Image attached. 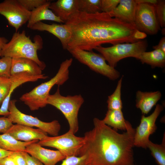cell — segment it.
Returning <instances> with one entry per match:
<instances>
[{
  "label": "cell",
  "mask_w": 165,
  "mask_h": 165,
  "mask_svg": "<svg viewBox=\"0 0 165 165\" xmlns=\"http://www.w3.org/2000/svg\"><path fill=\"white\" fill-rule=\"evenodd\" d=\"M64 24L71 32L68 51L75 48L92 51L103 44L133 43L147 36L134 25L103 12L89 14L78 11Z\"/></svg>",
  "instance_id": "1"
},
{
  "label": "cell",
  "mask_w": 165,
  "mask_h": 165,
  "mask_svg": "<svg viewBox=\"0 0 165 165\" xmlns=\"http://www.w3.org/2000/svg\"><path fill=\"white\" fill-rule=\"evenodd\" d=\"M93 123V129L84 134L79 156L86 155L88 165H134L135 129L129 122L121 134L97 118Z\"/></svg>",
  "instance_id": "2"
},
{
  "label": "cell",
  "mask_w": 165,
  "mask_h": 165,
  "mask_svg": "<svg viewBox=\"0 0 165 165\" xmlns=\"http://www.w3.org/2000/svg\"><path fill=\"white\" fill-rule=\"evenodd\" d=\"M34 39L32 42L29 37L26 36L24 31L21 32H16L11 40L3 48L1 57L29 59L36 62L42 70H44L46 65L39 59L37 54V51L43 47V41L39 35L35 36Z\"/></svg>",
  "instance_id": "3"
},
{
  "label": "cell",
  "mask_w": 165,
  "mask_h": 165,
  "mask_svg": "<svg viewBox=\"0 0 165 165\" xmlns=\"http://www.w3.org/2000/svg\"><path fill=\"white\" fill-rule=\"evenodd\" d=\"M73 59L71 58L63 61L56 75L49 80L42 83L30 91L23 94L20 99L31 111L45 107L50 92L53 86L63 85L68 79L69 68Z\"/></svg>",
  "instance_id": "4"
},
{
  "label": "cell",
  "mask_w": 165,
  "mask_h": 165,
  "mask_svg": "<svg viewBox=\"0 0 165 165\" xmlns=\"http://www.w3.org/2000/svg\"><path fill=\"white\" fill-rule=\"evenodd\" d=\"M84 102V99L80 94L62 96L58 87L54 94L49 95L46 103L61 112L68 123V131L75 134L79 130L78 113Z\"/></svg>",
  "instance_id": "5"
},
{
  "label": "cell",
  "mask_w": 165,
  "mask_h": 165,
  "mask_svg": "<svg viewBox=\"0 0 165 165\" xmlns=\"http://www.w3.org/2000/svg\"><path fill=\"white\" fill-rule=\"evenodd\" d=\"M148 44L143 39L133 43H118L108 47L101 46L94 50L101 53L108 63V65L115 68L121 59L133 57L138 59L140 55L146 51Z\"/></svg>",
  "instance_id": "6"
},
{
  "label": "cell",
  "mask_w": 165,
  "mask_h": 165,
  "mask_svg": "<svg viewBox=\"0 0 165 165\" xmlns=\"http://www.w3.org/2000/svg\"><path fill=\"white\" fill-rule=\"evenodd\" d=\"M68 51L80 62L110 80H115L119 77V72L115 68L107 64L105 59L101 54L93 51H86L79 48H75Z\"/></svg>",
  "instance_id": "7"
},
{
  "label": "cell",
  "mask_w": 165,
  "mask_h": 165,
  "mask_svg": "<svg viewBox=\"0 0 165 165\" xmlns=\"http://www.w3.org/2000/svg\"><path fill=\"white\" fill-rule=\"evenodd\" d=\"M83 137H78L68 131L60 136H47L38 142L40 145L54 148L58 149L65 157L79 156L84 145Z\"/></svg>",
  "instance_id": "8"
},
{
  "label": "cell",
  "mask_w": 165,
  "mask_h": 165,
  "mask_svg": "<svg viewBox=\"0 0 165 165\" xmlns=\"http://www.w3.org/2000/svg\"><path fill=\"white\" fill-rule=\"evenodd\" d=\"M16 101L15 99L10 100L9 105V113L7 117L11 120L13 123L31 127H36L53 136L58 135L61 129V125L57 120H54L50 122H46L41 121L37 117L25 114L16 107Z\"/></svg>",
  "instance_id": "9"
},
{
  "label": "cell",
  "mask_w": 165,
  "mask_h": 165,
  "mask_svg": "<svg viewBox=\"0 0 165 165\" xmlns=\"http://www.w3.org/2000/svg\"><path fill=\"white\" fill-rule=\"evenodd\" d=\"M137 3L134 25L140 31L146 34H156L160 29L156 14L155 4L141 2Z\"/></svg>",
  "instance_id": "10"
},
{
  "label": "cell",
  "mask_w": 165,
  "mask_h": 165,
  "mask_svg": "<svg viewBox=\"0 0 165 165\" xmlns=\"http://www.w3.org/2000/svg\"><path fill=\"white\" fill-rule=\"evenodd\" d=\"M163 108L160 104L156 105L155 109L150 115L141 116L139 125L135 129L134 138V145L146 148L149 141V137L155 132L157 127L156 120Z\"/></svg>",
  "instance_id": "11"
},
{
  "label": "cell",
  "mask_w": 165,
  "mask_h": 165,
  "mask_svg": "<svg viewBox=\"0 0 165 165\" xmlns=\"http://www.w3.org/2000/svg\"><path fill=\"white\" fill-rule=\"evenodd\" d=\"M0 14L7 20L16 32L28 22L31 12L26 10L18 0H5L0 3Z\"/></svg>",
  "instance_id": "12"
},
{
  "label": "cell",
  "mask_w": 165,
  "mask_h": 165,
  "mask_svg": "<svg viewBox=\"0 0 165 165\" xmlns=\"http://www.w3.org/2000/svg\"><path fill=\"white\" fill-rule=\"evenodd\" d=\"M25 152L38 160L44 165H55L66 158L59 151L45 148L38 142L27 145Z\"/></svg>",
  "instance_id": "13"
},
{
  "label": "cell",
  "mask_w": 165,
  "mask_h": 165,
  "mask_svg": "<svg viewBox=\"0 0 165 165\" xmlns=\"http://www.w3.org/2000/svg\"><path fill=\"white\" fill-rule=\"evenodd\" d=\"M6 133L9 134L18 141L24 142L39 141L47 136L46 133L39 128H33L17 124H13Z\"/></svg>",
  "instance_id": "14"
},
{
  "label": "cell",
  "mask_w": 165,
  "mask_h": 165,
  "mask_svg": "<svg viewBox=\"0 0 165 165\" xmlns=\"http://www.w3.org/2000/svg\"><path fill=\"white\" fill-rule=\"evenodd\" d=\"M31 29L40 31H47L55 36L60 40L62 47L67 50L71 37V32L69 27L65 24H47L39 21L34 24Z\"/></svg>",
  "instance_id": "15"
},
{
  "label": "cell",
  "mask_w": 165,
  "mask_h": 165,
  "mask_svg": "<svg viewBox=\"0 0 165 165\" xmlns=\"http://www.w3.org/2000/svg\"><path fill=\"white\" fill-rule=\"evenodd\" d=\"M137 4L136 0H120L117 6L108 13L112 17L134 25Z\"/></svg>",
  "instance_id": "16"
},
{
  "label": "cell",
  "mask_w": 165,
  "mask_h": 165,
  "mask_svg": "<svg viewBox=\"0 0 165 165\" xmlns=\"http://www.w3.org/2000/svg\"><path fill=\"white\" fill-rule=\"evenodd\" d=\"M78 0H58L50 3L49 9L65 23L78 11Z\"/></svg>",
  "instance_id": "17"
},
{
  "label": "cell",
  "mask_w": 165,
  "mask_h": 165,
  "mask_svg": "<svg viewBox=\"0 0 165 165\" xmlns=\"http://www.w3.org/2000/svg\"><path fill=\"white\" fill-rule=\"evenodd\" d=\"M42 69L34 61L27 58H12L11 75L26 72L35 75H42Z\"/></svg>",
  "instance_id": "18"
},
{
  "label": "cell",
  "mask_w": 165,
  "mask_h": 165,
  "mask_svg": "<svg viewBox=\"0 0 165 165\" xmlns=\"http://www.w3.org/2000/svg\"><path fill=\"white\" fill-rule=\"evenodd\" d=\"M51 2L48 1L45 4L31 11V15L28 22L27 26L31 27L37 22L42 20L55 21L59 23L63 22L49 9Z\"/></svg>",
  "instance_id": "19"
},
{
  "label": "cell",
  "mask_w": 165,
  "mask_h": 165,
  "mask_svg": "<svg viewBox=\"0 0 165 165\" xmlns=\"http://www.w3.org/2000/svg\"><path fill=\"white\" fill-rule=\"evenodd\" d=\"M160 92H144L138 91L136 94V105L137 108L141 110L142 114H147L160 99Z\"/></svg>",
  "instance_id": "20"
},
{
  "label": "cell",
  "mask_w": 165,
  "mask_h": 165,
  "mask_svg": "<svg viewBox=\"0 0 165 165\" xmlns=\"http://www.w3.org/2000/svg\"><path fill=\"white\" fill-rule=\"evenodd\" d=\"M38 140H34L29 142L18 141L7 133L0 134V148L11 152L25 151L26 146Z\"/></svg>",
  "instance_id": "21"
},
{
  "label": "cell",
  "mask_w": 165,
  "mask_h": 165,
  "mask_svg": "<svg viewBox=\"0 0 165 165\" xmlns=\"http://www.w3.org/2000/svg\"><path fill=\"white\" fill-rule=\"evenodd\" d=\"M102 120L104 123L117 130V129L126 130L129 122L124 119L121 110L108 109Z\"/></svg>",
  "instance_id": "22"
},
{
  "label": "cell",
  "mask_w": 165,
  "mask_h": 165,
  "mask_svg": "<svg viewBox=\"0 0 165 165\" xmlns=\"http://www.w3.org/2000/svg\"><path fill=\"white\" fill-rule=\"evenodd\" d=\"M138 59L142 63L148 64L152 68H163L165 66V53L159 49L144 52L141 53Z\"/></svg>",
  "instance_id": "23"
},
{
  "label": "cell",
  "mask_w": 165,
  "mask_h": 165,
  "mask_svg": "<svg viewBox=\"0 0 165 165\" xmlns=\"http://www.w3.org/2000/svg\"><path fill=\"white\" fill-rule=\"evenodd\" d=\"M123 78V76L121 77L114 91L108 97L107 103L109 110H122L123 104L121 99V89Z\"/></svg>",
  "instance_id": "24"
},
{
  "label": "cell",
  "mask_w": 165,
  "mask_h": 165,
  "mask_svg": "<svg viewBox=\"0 0 165 165\" xmlns=\"http://www.w3.org/2000/svg\"><path fill=\"white\" fill-rule=\"evenodd\" d=\"M164 134L162 144H156L150 141H149L147 148L151 152V154L158 165H165V138Z\"/></svg>",
  "instance_id": "25"
},
{
  "label": "cell",
  "mask_w": 165,
  "mask_h": 165,
  "mask_svg": "<svg viewBox=\"0 0 165 165\" xmlns=\"http://www.w3.org/2000/svg\"><path fill=\"white\" fill-rule=\"evenodd\" d=\"M101 0H78V11L87 14L101 12Z\"/></svg>",
  "instance_id": "26"
},
{
  "label": "cell",
  "mask_w": 165,
  "mask_h": 165,
  "mask_svg": "<svg viewBox=\"0 0 165 165\" xmlns=\"http://www.w3.org/2000/svg\"><path fill=\"white\" fill-rule=\"evenodd\" d=\"M12 62V58L9 57H3L0 59V77H10Z\"/></svg>",
  "instance_id": "27"
},
{
  "label": "cell",
  "mask_w": 165,
  "mask_h": 165,
  "mask_svg": "<svg viewBox=\"0 0 165 165\" xmlns=\"http://www.w3.org/2000/svg\"><path fill=\"white\" fill-rule=\"evenodd\" d=\"M157 17L160 27L165 26V1L158 0L155 4Z\"/></svg>",
  "instance_id": "28"
},
{
  "label": "cell",
  "mask_w": 165,
  "mask_h": 165,
  "mask_svg": "<svg viewBox=\"0 0 165 165\" xmlns=\"http://www.w3.org/2000/svg\"><path fill=\"white\" fill-rule=\"evenodd\" d=\"M85 155L80 156H72L66 157L60 165H88Z\"/></svg>",
  "instance_id": "29"
},
{
  "label": "cell",
  "mask_w": 165,
  "mask_h": 165,
  "mask_svg": "<svg viewBox=\"0 0 165 165\" xmlns=\"http://www.w3.org/2000/svg\"><path fill=\"white\" fill-rule=\"evenodd\" d=\"M11 86L10 78H3L0 82V106L8 95Z\"/></svg>",
  "instance_id": "30"
},
{
  "label": "cell",
  "mask_w": 165,
  "mask_h": 165,
  "mask_svg": "<svg viewBox=\"0 0 165 165\" xmlns=\"http://www.w3.org/2000/svg\"><path fill=\"white\" fill-rule=\"evenodd\" d=\"M46 0H18V2L27 10L31 11L46 3Z\"/></svg>",
  "instance_id": "31"
},
{
  "label": "cell",
  "mask_w": 165,
  "mask_h": 165,
  "mask_svg": "<svg viewBox=\"0 0 165 165\" xmlns=\"http://www.w3.org/2000/svg\"><path fill=\"white\" fill-rule=\"evenodd\" d=\"M120 1V0H101V12L109 13L117 6Z\"/></svg>",
  "instance_id": "32"
},
{
  "label": "cell",
  "mask_w": 165,
  "mask_h": 165,
  "mask_svg": "<svg viewBox=\"0 0 165 165\" xmlns=\"http://www.w3.org/2000/svg\"><path fill=\"white\" fill-rule=\"evenodd\" d=\"M10 156L17 165H27L23 151L12 152Z\"/></svg>",
  "instance_id": "33"
},
{
  "label": "cell",
  "mask_w": 165,
  "mask_h": 165,
  "mask_svg": "<svg viewBox=\"0 0 165 165\" xmlns=\"http://www.w3.org/2000/svg\"><path fill=\"white\" fill-rule=\"evenodd\" d=\"M13 125L12 121L7 117H0V133H6Z\"/></svg>",
  "instance_id": "34"
},
{
  "label": "cell",
  "mask_w": 165,
  "mask_h": 165,
  "mask_svg": "<svg viewBox=\"0 0 165 165\" xmlns=\"http://www.w3.org/2000/svg\"><path fill=\"white\" fill-rule=\"evenodd\" d=\"M27 165H44L40 161L33 157L30 156L27 152L23 151Z\"/></svg>",
  "instance_id": "35"
},
{
  "label": "cell",
  "mask_w": 165,
  "mask_h": 165,
  "mask_svg": "<svg viewBox=\"0 0 165 165\" xmlns=\"http://www.w3.org/2000/svg\"><path fill=\"white\" fill-rule=\"evenodd\" d=\"M0 165H17L10 155L0 160Z\"/></svg>",
  "instance_id": "36"
},
{
  "label": "cell",
  "mask_w": 165,
  "mask_h": 165,
  "mask_svg": "<svg viewBox=\"0 0 165 165\" xmlns=\"http://www.w3.org/2000/svg\"><path fill=\"white\" fill-rule=\"evenodd\" d=\"M154 49H159L165 53V37H163L160 40L158 44L153 46Z\"/></svg>",
  "instance_id": "37"
},
{
  "label": "cell",
  "mask_w": 165,
  "mask_h": 165,
  "mask_svg": "<svg viewBox=\"0 0 165 165\" xmlns=\"http://www.w3.org/2000/svg\"><path fill=\"white\" fill-rule=\"evenodd\" d=\"M12 152L5 150L0 148V160L3 158L10 155Z\"/></svg>",
  "instance_id": "38"
},
{
  "label": "cell",
  "mask_w": 165,
  "mask_h": 165,
  "mask_svg": "<svg viewBox=\"0 0 165 165\" xmlns=\"http://www.w3.org/2000/svg\"><path fill=\"white\" fill-rule=\"evenodd\" d=\"M8 40L6 38L0 37V57L1 56V51L5 44L8 42Z\"/></svg>",
  "instance_id": "39"
},
{
  "label": "cell",
  "mask_w": 165,
  "mask_h": 165,
  "mask_svg": "<svg viewBox=\"0 0 165 165\" xmlns=\"http://www.w3.org/2000/svg\"><path fill=\"white\" fill-rule=\"evenodd\" d=\"M3 77H0V82L1 81V80L2 79V78H3Z\"/></svg>",
  "instance_id": "40"
}]
</instances>
